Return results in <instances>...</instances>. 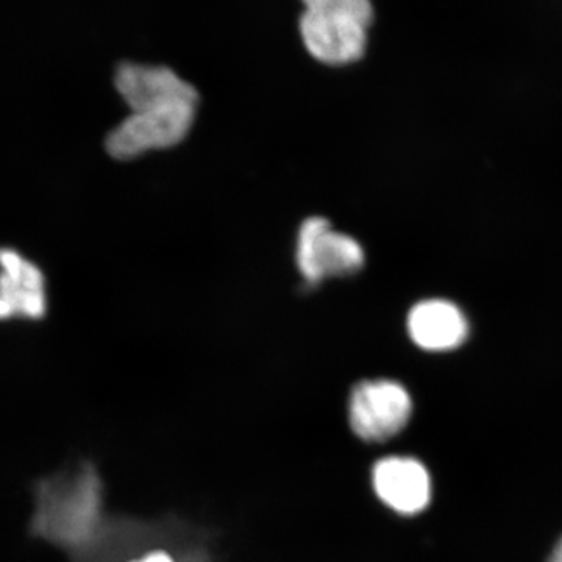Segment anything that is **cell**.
Here are the masks:
<instances>
[{
  "mask_svg": "<svg viewBox=\"0 0 562 562\" xmlns=\"http://www.w3.org/2000/svg\"><path fill=\"white\" fill-rule=\"evenodd\" d=\"M132 562H176L172 560L171 554L165 552H151L144 554L139 560H135Z\"/></svg>",
  "mask_w": 562,
  "mask_h": 562,
  "instance_id": "obj_10",
  "label": "cell"
},
{
  "mask_svg": "<svg viewBox=\"0 0 562 562\" xmlns=\"http://www.w3.org/2000/svg\"><path fill=\"white\" fill-rule=\"evenodd\" d=\"M373 487L392 512L413 516L431 501V480L427 469L413 458H384L373 469Z\"/></svg>",
  "mask_w": 562,
  "mask_h": 562,
  "instance_id": "obj_7",
  "label": "cell"
},
{
  "mask_svg": "<svg viewBox=\"0 0 562 562\" xmlns=\"http://www.w3.org/2000/svg\"><path fill=\"white\" fill-rule=\"evenodd\" d=\"M114 85L132 113L201 99L191 83L166 66L122 63L117 66Z\"/></svg>",
  "mask_w": 562,
  "mask_h": 562,
  "instance_id": "obj_6",
  "label": "cell"
},
{
  "mask_svg": "<svg viewBox=\"0 0 562 562\" xmlns=\"http://www.w3.org/2000/svg\"><path fill=\"white\" fill-rule=\"evenodd\" d=\"M101 519V484L85 469L72 482L47 490L36 514L41 536L65 546H80L94 535Z\"/></svg>",
  "mask_w": 562,
  "mask_h": 562,
  "instance_id": "obj_2",
  "label": "cell"
},
{
  "mask_svg": "<svg viewBox=\"0 0 562 562\" xmlns=\"http://www.w3.org/2000/svg\"><path fill=\"white\" fill-rule=\"evenodd\" d=\"M295 261L310 286L331 277H346L361 271L364 250L346 233L336 232L325 217L314 216L303 222L297 236Z\"/></svg>",
  "mask_w": 562,
  "mask_h": 562,
  "instance_id": "obj_4",
  "label": "cell"
},
{
  "mask_svg": "<svg viewBox=\"0 0 562 562\" xmlns=\"http://www.w3.org/2000/svg\"><path fill=\"white\" fill-rule=\"evenodd\" d=\"M549 562H562V538L560 539V542L557 543V547H554Z\"/></svg>",
  "mask_w": 562,
  "mask_h": 562,
  "instance_id": "obj_11",
  "label": "cell"
},
{
  "mask_svg": "<svg viewBox=\"0 0 562 562\" xmlns=\"http://www.w3.org/2000/svg\"><path fill=\"white\" fill-rule=\"evenodd\" d=\"M46 310L44 276L38 266L18 251L0 249V321L14 316L41 319Z\"/></svg>",
  "mask_w": 562,
  "mask_h": 562,
  "instance_id": "obj_8",
  "label": "cell"
},
{
  "mask_svg": "<svg viewBox=\"0 0 562 562\" xmlns=\"http://www.w3.org/2000/svg\"><path fill=\"white\" fill-rule=\"evenodd\" d=\"M198 106L199 101H181L136 111L109 133L105 149L114 160L128 161L146 151L177 146L190 133Z\"/></svg>",
  "mask_w": 562,
  "mask_h": 562,
  "instance_id": "obj_3",
  "label": "cell"
},
{
  "mask_svg": "<svg viewBox=\"0 0 562 562\" xmlns=\"http://www.w3.org/2000/svg\"><path fill=\"white\" fill-rule=\"evenodd\" d=\"M409 338L422 350L450 351L464 344L469 322L454 303L430 299L413 306L406 319Z\"/></svg>",
  "mask_w": 562,
  "mask_h": 562,
  "instance_id": "obj_9",
  "label": "cell"
},
{
  "mask_svg": "<svg viewBox=\"0 0 562 562\" xmlns=\"http://www.w3.org/2000/svg\"><path fill=\"white\" fill-rule=\"evenodd\" d=\"M299 31L317 61L342 66L360 60L373 22L372 0H302Z\"/></svg>",
  "mask_w": 562,
  "mask_h": 562,
  "instance_id": "obj_1",
  "label": "cell"
},
{
  "mask_svg": "<svg viewBox=\"0 0 562 562\" xmlns=\"http://www.w3.org/2000/svg\"><path fill=\"white\" fill-rule=\"evenodd\" d=\"M412 414V395L392 380H369L351 392V430L364 441L382 442L394 438L408 425Z\"/></svg>",
  "mask_w": 562,
  "mask_h": 562,
  "instance_id": "obj_5",
  "label": "cell"
}]
</instances>
